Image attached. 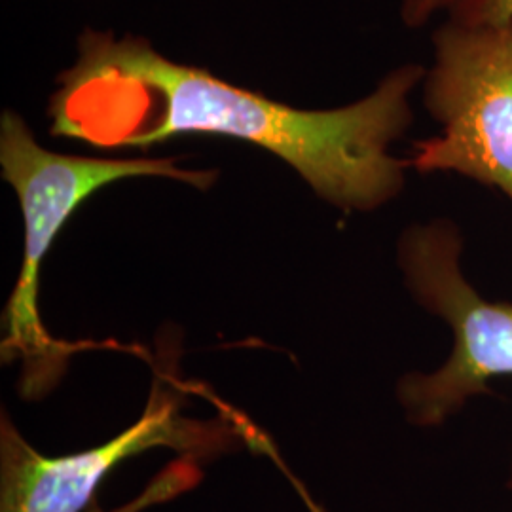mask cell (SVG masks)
<instances>
[{"label": "cell", "instance_id": "6da1fadb", "mask_svg": "<svg viewBox=\"0 0 512 512\" xmlns=\"http://www.w3.org/2000/svg\"><path fill=\"white\" fill-rule=\"evenodd\" d=\"M427 69L406 63L363 99L300 109L158 52L139 35L86 27L55 78L52 135L97 148H150L183 135L251 143L291 165L323 200L372 213L399 198L410 160L391 154L414 122Z\"/></svg>", "mask_w": 512, "mask_h": 512}, {"label": "cell", "instance_id": "7a4b0ae2", "mask_svg": "<svg viewBox=\"0 0 512 512\" xmlns=\"http://www.w3.org/2000/svg\"><path fill=\"white\" fill-rule=\"evenodd\" d=\"M0 167L2 177L18 194L25 222V255L18 285L8 302V357L19 355L25 365L23 391L27 397L42 395L61 374L67 348L59 346L42 329L38 317V272L54 245L57 234L74 211L109 184L164 177L211 188L219 171L186 169L177 158H88L59 154L42 147L25 118L16 110H4L0 118Z\"/></svg>", "mask_w": 512, "mask_h": 512}, {"label": "cell", "instance_id": "3957f363", "mask_svg": "<svg viewBox=\"0 0 512 512\" xmlns=\"http://www.w3.org/2000/svg\"><path fill=\"white\" fill-rule=\"evenodd\" d=\"M463 253L461 228L444 217L408 226L397 245L408 293L452 334L437 370L410 372L397 387L406 418L423 429L444 425L476 397L494 395L490 382L512 378V302L478 293L463 270Z\"/></svg>", "mask_w": 512, "mask_h": 512}, {"label": "cell", "instance_id": "277c9868", "mask_svg": "<svg viewBox=\"0 0 512 512\" xmlns=\"http://www.w3.org/2000/svg\"><path fill=\"white\" fill-rule=\"evenodd\" d=\"M423 105L440 126L414 143L410 167L456 173L501 192L512 205V18H448L433 33Z\"/></svg>", "mask_w": 512, "mask_h": 512}, {"label": "cell", "instance_id": "5b68a950", "mask_svg": "<svg viewBox=\"0 0 512 512\" xmlns=\"http://www.w3.org/2000/svg\"><path fill=\"white\" fill-rule=\"evenodd\" d=\"M238 435L224 421L183 418L177 397L154 391L147 412L124 433L86 452L44 456L2 418L0 512H82L99 484L122 461L152 448L211 458L234 448Z\"/></svg>", "mask_w": 512, "mask_h": 512}, {"label": "cell", "instance_id": "8992f818", "mask_svg": "<svg viewBox=\"0 0 512 512\" xmlns=\"http://www.w3.org/2000/svg\"><path fill=\"white\" fill-rule=\"evenodd\" d=\"M446 12L467 23H494L512 18V0H454Z\"/></svg>", "mask_w": 512, "mask_h": 512}, {"label": "cell", "instance_id": "52a82bcc", "mask_svg": "<svg viewBox=\"0 0 512 512\" xmlns=\"http://www.w3.org/2000/svg\"><path fill=\"white\" fill-rule=\"evenodd\" d=\"M454 0H401V19L408 29L425 27L435 14L448 10Z\"/></svg>", "mask_w": 512, "mask_h": 512}]
</instances>
